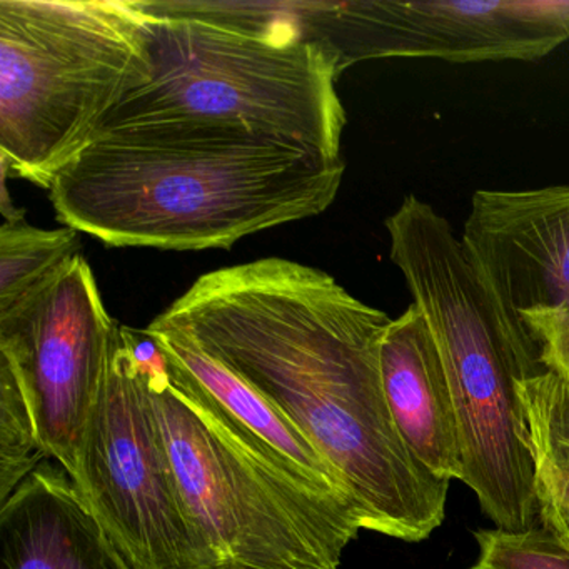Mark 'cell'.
Here are the masks:
<instances>
[{
  "mask_svg": "<svg viewBox=\"0 0 569 569\" xmlns=\"http://www.w3.org/2000/svg\"><path fill=\"white\" fill-rule=\"evenodd\" d=\"M118 332L81 254L31 301L0 312V359L24 389L46 452L71 479Z\"/></svg>",
  "mask_w": 569,
  "mask_h": 569,
  "instance_id": "obj_8",
  "label": "cell"
},
{
  "mask_svg": "<svg viewBox=\"0 0 569 569\" xmlns=\"http://www.w3.org/2000/svg\"><path fill=\"white\" fill-rule=\"evenodd\" d=\"M569 41V0H342V69L372 59L538 61Z\"/></svg>",
  "mask_w": 569,
  "mask_h": 569,
  "instance_id": "obj_10",
  "label": "cell"
},
{
  "mask_svg": "<svg viewBox=\"0 0 569 569\" xmlns=\"http://www.w3.org/2000/svg\"><path fill=\"white\" fill-rule=\"evenodd\" d=\"M0 569H134L61 465L42 462L0 506Z\"/></svg>",
  "mask_w": 569,
  "mask_h": 569,
  "instance_id": "obj_12",
  "label": "cell"
},
{
  "mask_svg": "<svg viewBox=\"0 0 569 569\" xmlns=\"http://www.w3.org/2000/svg\"><path fill=\"white\" fill-rule=\"evenodd\" d=\"M461 246L502 335L542 366L569 318V184L475 192Z\"/></svg>",
  "mask_w": 569,
  "mask_h": 569,
  "instance_id": "obj_9",
  "label": "cell"
},
{
  "mask_svg": "<svg viewBox=\"0 0 569 569\" xmlns=\"http://www.w3.org/2000/svg\"><path fill=\"white\" fill-rule=\"evenodd\" d=\"M78 231L39 229L21 212L4 211L0 226V312L11 311L44 291L81 254Z\"/></svg>",
  "mask_w": 569,
  "mask_h": 569,
  "instance_id": "obj_15",
  "label": "cell"
},
{
  "mask_svg": "<svg viewBox=\"0 0 569 569\" xmlns=\"http://www.w3.org/2000/svg\"><path fill=\"white\" fill-rule=\"evenodd\" d=\"M72 482L132 568L221 569L179 491L124 326Z\"/></svg>",
  "mask_w": 569,
  "mask_h": 569,
  "instance_id": "obj_7",
  "label": "cell"
},
{
  "mask_svg": "<svg viewBox=\"0 0 569 569\" xmlns=\"http://www.w3.org/2000/svg\"><path fill=\"white\" fill-rule=\"evenodd\" d=\"M149 14L151 78L119 102L98 132L146 124L214 126L341 158L348 118L336 89L345 69L335 52L199 19Z\"/></svg>",
  "mask_w": 569,
  "mask_h": 569,
  "instance_id": "obj_5",
  "label": "cell"
},
{
  "mask_svg": "<svg viewBox=\"0 0 569 569\" xmlns=\"http://www.w3.org/2000/svg\"><path fill=\"white\" fill-rule=\"evenodd\" d=\"M48 459L24 389L0 359V505Z\"/></svg>",
  "mask_w": 569,
  "mask_h": 569,
  "instance_id": "obj_16",
  "label": "cell"
},
{
  "mask_svg": "<svg viewBox=\"0 0 569 569\" xmlns=\"http://www.w3.org/2000/svg\"><path fill=\"white\" fill-rule=\"evenodd\" d=\"M541 362L548 371L569 379V318L542 342Z\"/></svg>",
  "mask_w": 569,
  "mask_h": 569,
  "instance_id": "obj_18",
  "label": "cell"
},
{
  "mask_svg": "<svg viewBox=\"0 0 569 569\" xmlns=\"http://www.w3.org/2000/svg\"><path fill=\"white\" fill-rule=\"evenodd\" d=\"M139 366L186 508L221 569H338L362 529L355 506L249 451L172 381L168 356Z\"/></svg>",
  "mask_w": 569,
  "mask_h": 569,
  "instance_id": "obj_6",
  "label": "cell"
},
{
  "mask_svg": "<svg viewBox=\"0 0 569 569\" xmlns=\"http://www.w3.org/2000/svg\"><path fill=\"white\" fill-rule=\"evenodd\" d=\"M142 0H0L4 176L51 189L119 102L149 81Z\"/></svg>",
  "mask_w": 569,
  "mask_h": 569,
  "instance_id": "obj_4",
  "label": "cell"
},
{
  "mask_svg": "<svg viewBox=\"0 0 569 569\" xmlns=\"http://www.w3.org/2000/svg\"><path fill=\"white\" fill-rule=\"evenodd\" d=\"M146 332L168 356L172 381L211 411L249 451L292 481L352 505L315 446L264 396L181 332L154 325Z\"/></svg>",
  "mask_w": 569,
  "mask_h": 569,
  "instance_id": "obj_11",
  "label": "cell"
},
{
  "mask_svg": "<svg viewBox=\"0 0 569 569\" xmlns=\"http://www.w3.org/2000/svg\"><path fill=\"white\" fill-rule=\"evenodd\" d=\"M379 365L389 411L411 455L441 481L461 478L451 389L435 339L416 305L389 322Z\"/></svg>",
  "mask_w": 569,
  "mask_h": 569,
  "instance_id": "obj_13",
  "label": "cell"
},
{
  "mask_svg": "<svg viewBox=\"0 0 569 569\" xmlns=\"http://www.w3.org/2000/svg\"><path fill=\"white\" fill-rule=\"evenodd\" d=\"M472 569H569V548L546 528L479 529Z\"/></svg>",
  "mask_w": 569,
  "mask_h": 569,
  "instance_id": "obj_17",
  "label": "cell"
},
{
  "mask_svg": "<svg viewBox=\"0 0 569 569\" xmlns=\"http://www.w3.org/2000/svg\"><path fill=\"white\" fill-rule=\"evenodd\" d=\"M535 489L542 528L569 548V379L545 371L522 379Z\"/></svg>",
  "mask_w": 569,
  "mask_h": 569,
  "instance_id": "obj_14",
  "label": "cell"
},
{
  "mask_svg": "<svg viewBox=\"0 0 569 569\" xmlns=\"http://www.w3.org/2000/svg\"><path fill=\"white\" fill-rule=\"evenodd\" d=\"M391 318L328 272L266 258L201 276L151 325L191 339L315 446L362 529L418 542L441 526L449 482L402 441L382 388Z\"/></svg>",
  "mask_w": 569,
  "mask_h": 569,
  "instance_id": "obj_1",
  "label": "cell"
},
{
  "mask_svg": "<svg viewBox=\"0 0 569 569\" xmlns=\"http://www.w3.org/2000/svg\"><path fill=\"white\" fill-rule=\"evenodd\" d=\"M386 229L391 261L445 366L458 422L459 479L496 528H535V461L519 382L545 368L502 335L448 219L409 194Z\"/></svg>",
  "mask_w": 569,
  "mask_h": 569,
  "instance_id": "obj_3",
  "label": "cell"
},
{
  "mask_svg": "<svg viewBox=\"0 0 569 569\" xmlns=\"http://www.w3.org/2000/svg\"><path fill=\"white\" fill-rule=\"evenodd\" d=\"M346 164L239 129H108L49 189L59 222L109 248L202 251L322 214Z\"/></svg>",
  "mask_w": 569,
  "mask_h": 569,
  "instance_id": "obj_2",
  "label": "cell"
}]
</instances>
